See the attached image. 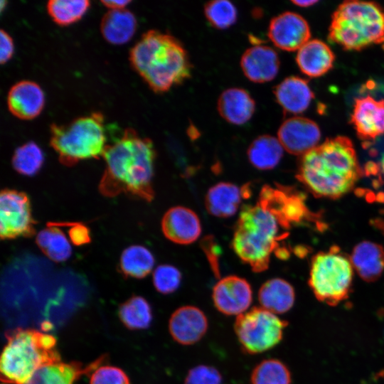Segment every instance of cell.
<instances>
[{"label":"cell","mask_w":384,"mask_h":384,"mask_svg":"<svg viewBox=\"0 0 384 384\" xmlns=\"http://www.w3.org/2000/svg\"><path fill=\"white\" fill-rule=\"evenodd\" d=\"M161 230L164 236L173 242L188 245L199 238L201 225L194 211L183 206H175L165 213Z\"/></svg>","instance_id":"e0dca14e"},{"label":"cell","mask_w":384,"mask_h":384,"mask_svg":"<svg viewBox=\"0 0 384 384\" xmlns=\"http://www.w3.org/2000/svg\"><path fill=\"white\" fill-rule=\"evenodd\" d=\"M202 247L208 257L213 272L215 274V276L218 277V253L217 250V245L215 244L213 239L210 236L204 238L203 240Z\"/></svg>","instance_id":"74e56055"},{"label":"cell","mask_w":384,"mask_h":384,"mask_svg":"<svg viewBox=\"0 0 384 384\" xmlns=\"http://www.w3.org/2000/svg\"><path fill=\"white\" fill-rule=\"evenodd\" d=\"M154 265L151 252L142 245H132L126 248L120 257L119 267L127 277L142 279L149 274Z\"/></svg>","instance_id":"83f0119b"},{"label":"cell","mask_w":384,"mask_h":384,"mask_svg":"<svg viewBox=\"0 0 384 384\" xmlns=\"http://www.w3.org/2000/svg\"><path fill=\"white\" fill-rule=\"evenodd\" d=\"M208 321L206 314L196 306H183L171 316L169 330L177 343L189 346L199 341L206 334Z\"/></svg>","instance_id":"5bb4252c"},{"label":"cell","mask_w":384,"mask_h":384,"mask_svg":"<svg viewBox=\"0 0 384 384\" xmlns=\"http://www.w3.org/2000/svg\"><path fill=\"white\" fill-rule=\"evenodd\" d=\"M137 24L136 18L129 10H108L102 18L100 31L110 43L121 45L132 38Z\"/></svg>","instance_id":"d4e9b609"},{"label":"cell","mask_w":384,"mask_h":384,"mask_svg":"<svg viewBox=\"0 0 384 384\" xmlns=\"http://www.w3.org/2000/svg\"><path fill=\"white\" fill-rule=\"evenodd\" d=\"M87 0H50L46 9L53 21L59 26H69L79 21L90 7Z\"/></svg>","instance_id":"f546056e"},{"label":"cell","mask_w":384,"mask_h":384,"mask_svg":"<svg viewBox=\"0 0 384 384\" xmlns=\"http://www.w3.org/2000/svg\"><path fill=\"white\" fill-rule=\"evenodd\" d=\"M105 358L95 361L87 366L79 363H51L40 368L26 384H73L84 374L93 372Z\"/></svg>","instance_id":"ffe728a7"},{"label":"cell","mask_w":384,"mask_h":384,"mask_svg":"<svg viewBox=\"0 0 384 384\" xmlns=\"http://www.w3.org/2000/svg\"><path fill=\"white\" fill-rule=\"evenodd\" d=\"M41 250L49 259L60 262L67 260L71 255L72 248L70 242L57 226L50 225L40 231L36 239Z\"/></svg>","instance_id":"f1b7e54d"},{"label":"cell","mask_w":384,"mask_h":384,"mask_svg":"<svg viewBox=\"0 0 384 384\" xmlns=\"http://www.w3.org/2000/svg\"><path fill=\"white\" fill-rule=\"evenodd\" d=\"M0 235L3 240L32 237L36 222L32 217L31 202L22 191L5 188L0 194Z\"/></svg>","instance_id":"30bf717a"},{"label":"cell","mask_w":384,"mask_h":384,"mask_svg":"<svg viewBox=\"0 0 384 384\" xmlns=\"http://www.w3.org/2000/svg\"><path fill=\"white\" fill-rule=\"evenodd\" d=\"M274 94L279 105L292 114L305 111L314 98L307 82L294 76L288 77L277 85Z\"/></svg>","instance_id":"603a6c76"},{"label":"cell","mask_w":384,"mask_h":384,"mask_svg":"<svg viewBox=\"0 0 384 384\" xmlns=\"http://www.w3.org/2000/svg\"><path fill=\"white\" fill-rule=\"evenodd\" d=\"M222 375L215 368L199 365L191 368L184 380L183 384H221Z\"/></svg>","instance_id":"d590c367"},{"label":"cell","mask_w":384,"mask_h":384,"mask_svg":"<svg viewBox=\"0 0 384 384\" xmlns=\"http://www.w3.org/2000/svg\"><path fill=\"white\" fill-rule=\"evenodd\" d=\"M181 282V272L170 265L158 266L153 273V283L156 289L164 294L176 291Z\"/></svg>","instance_id":"e575fe53"},{"label":"cell","mask_w":384,"mask_h":384,"mask_svg":"<svg viewBox=\"0 0 384 384\" xmlns=\"http://www.w3.org/2000/svg\"><path fill=\"white\" fill-rule=\"evenodd\" d=\"M361 174L351 141L339 136L302 156L297 178L316 196L338 198L352 189Z\"/></svg>","instance_id":"7a4b0ae2"},{"label":"cell","mask_w":384,"mask_h":384,"mask_svg":"<svg viewBox=\"0 0 384 384\" xmlns=\"http://www.w3.org/2000/svg\"><path fill=\"white\" fill-rule=\"evenodd\" d=\"M14 43L11 37L4 29L0 31V63H6L13 55Z\"/></svg>","instance_id":"ab89813d"},{"label":"cell","mask_w":384,"mask_h":384,"mask_svg":"<svg viewBox=\"0 0 384 384\" xmlns=\"http://www.w3.org/2000/svg\"><path fill=\"white\" fill-rule=\"evenodd\" d=\"M258 300L261 307L267 311L274 314H284L294 305V289L290 283L283 279H271L260 287Z\"/></svg>","instance_id":"484cf974"},{"label":"cell","mask_w":384,"mask_h":384,"mask_svg":"<svg viewBox=\"0 0 384 384\" xmlns=\"http://www.w3.org/2000/svg\"><path fill=\"white\" fill-rule=\"evenodd\" d=\"M283 146L278 138L269 134L255 139L247 149V157L250 164L259 170L274 169L283 155Z\"/></svg>","instance_id":"4316f807"},{"label":"cell","mask_w":384,"mask_h":384,"mask_svg":"<svg viewBox=\"0 0 384 384\" xmlns=\"http://www.w3.org/2000/svg\"><path fill=\"white\" fill-rule=\"evenodd\" d=\"M250 195L249 187H238L229 182H220L209 188L205 198L208 212L218 218H230L238 210L242 198Z\"/></svg>","instance_id":"d6986e66"},{"label":"cell","mask_w":384,"mask_h":384,"mask_svg":"<svg viewBox=\"0 0 384 384\" xmlns=\"http://www.w3.org/2000/svg\"><path fill=\"white\" fill-rule=\"evenodd\" d=\"M45 103L43 90L31 80H21L9 89L6 104L10 113L24 120L32 119L40 114Z\"/></svg>","instance_id":"2e32d148"},{"label":"cell","mask_w":384,"mask_h":384,"mask_svg":"<svg viewBox=\"0 0 384 384\" xmlns=\"http://www.w3.org/2000/svg\"><path fill=\"white\" fill-rule=\"evenodd\" d=\"M6 338L1 358V380L6 384H26L40 368L60 361L52 335L17 329L7 332Z\"/></svg>","instance_id":"5b68a950"},{"label":"cell","mask_w":384,"mask_h":384,"mask_svg":"<svg viewBox=\"0 0 384 384\" xmlns=\"http://www.w3.org/2000/svg\"><path fill=\"white\" fill-rule=\"evenodd\" d=\"M290 226L277 214L259 202L242 208L234 229L232 246L239 258L255 272L266 270L273 252L285 257L279 247Z\"/></svg>","instance_id":"277c9868"},{"label":"cell","mask_w":384,"mask_h":384,"mask_svg":"<svg viewBox=\"0 0 384 384\" xmlns=\"http://www.w3.org/2000/svg\"><path fill=\"white\" fill-rule=\"evenodd\" d=\"M129 61L132 68L156 93L181 85L191 75L188 53L180 41L156 30L142 34L129 51Z\"/></svg>","instance_id":"3957f363"},{"label":"cell","mask_w":384,"mask_h":384,"mask_svg":"<svg viewBox=\"0 0 384 384\" xmlns=\"http://www.w3.org/2000/svg\"><path fill=\"white\" fill-rule=\"evenodd\" d=\"M292 375L288 367L275 358L258 363L250 376L251 384H291Z\"/></svg>","instance_id":"1f68e13d"},{"label":"cell","mask_w":384,"mask_h":384,"mask_svg":"<svg viewBox=\"0 0 384 384\" xmlns=\"http://www.w3.org/2000/svg\"><path fill=\"white\" fill-rule=\"evenodd\" d=\"M119 314L124 325L131 329H146L152 320L149 304L139 296L132 297L123 303Z\"/></svg>","instance_id":"4dcf8cb0"},{"label":"cell","mask_w":384,"mask_h":384,"mask_svg":"<svg viewBox=\"0 0 384 384\" xmlns=\"http://www.w3.org/2000/svg\"><path fill=\"white\" fill-rule=\"evenodd\" d=\"M69 230V236L72 242L75 245H82L90 241L88 228L81 223H73Z\"/></svg>","instance_id":"f35d334b"},{"label":"cell","mask_w":384,"mask_h":384,"mask_svg":"<svg viewBox=\"0 0 384 384\" xmlns=\"http://www.w3.org/2000/svg\"><path fill=\"white\" fill-rule=\"evenodd\" d=\"M329 39L346 50L384 42V10L374 2L347 1L334 11Z\"/></svg>","instance_id":"8992f818"},{"label":"cell","mask_w":384,"mask_h":384,"mask_svg":"<svg viewBox=\"0 0 384 384\" xmlns=\"http://www.w3.org/2000/svg\"><path fill=\"white\" fill-rule=\"evenodd\" d=\"M353 269L350 258L337 247L315 255L311 260L309 285L316 298L331 306L346 300L351 290Z\"/></svg>","instance_id":"ba28073f"},{"label":"cell","mask_w":384,"mask_h":384,"mask_svg":"<svg viewBox=\"0 0 384 384\" xmlns=\"http://www.w3.org/2000/svg\"><path fill=\"white\" fill-rule=\"evenodd\" d=\"M351 119L361 139H375L384 134V100L371 96L356 99Z\"/></svg>","instance_id":"9a60e30c"},{"label":"cell","mask_w":384,"mask_h":384,"mask_svg":"<svg viewBox=\"0 0 384 384\" xmlns=\"http://www.w3.org/2000/svg\"><path fill=\"white\" fill-rule=\"evenodd\" d=\"M217 109L221 117L228 122L242 125L252 118L255 110V103L245 90L231 87L220 94Z\"/></svg>","instance_id":"44dd1931"},{"label":"cell","mask_w":384,"mask_h":384,"mask_svg":"<svg viewBox=\"0 0 384 384\" xmlns=\"http://www.w3.org/2000/svg\"><path fill=\"white\" fill-rule=\"evenodd\" d=\"M288 323L262 307L238 315L234 330L243 352L258 354L277 346Z\"/></svg>","instance_id":"9c48e42d"},{"label":"cell","mask_w":384,"mask_h":384,"mask_svg":"<svg viewBox=\"0 0 384 384\" xmlns=\"http://www.w3.org/2000/svg\"><path fill=\"white\" fill-rule=\"evenodd\" d=\"M129 0H103L101 3L109 10L123 9L129 4Z\"/></svg>","instance_id":"60d3db41"},{"label":"cell","mask_w":384,"mask_h":384,"mask_svg":"<svg viewBox=\"0 0 384 384\" xmlns=\"http://www.w3.org/2000/svg\"><path fill=\"white\" fill-rule=\"evenodd\" d=\"M380 166H381V170L384 174V153L381 157V160H380Z\"/></svg>","instance_id":"7bdbcfd3"},{"label":"cell","mask_w":384,"mask_h":384,"mask_svg":"<svg viewBox=\"0 0 384 384\" xmlns=\"http://www.w3.org/2000/svg\"><path fill=\"white\" fill-rule=\"evenodd\" d=\"M277 138L288 153L304 156L318 146L321 132L314 121L305 117H293L281 124Z\"/></svg>","instance_id":"4fadbf2b"},{"label":"cell","mask_w":384,"mask_h":384,"mask_svg":"<svg viewBox=\"0 0 384 384\" xmlns=\"http://www.w3.org/2000/svg\"><path fill=\"white\" fill-rule=\"evenodd\" d=\"M90 384H130L125 373L110 366H99L92 373Z\"/></svg>","instance_id":"8d00e7d4"},{"label":"cell","mask_w":384,"mask_h":384,"mask_svg":"<svg viewBox=\"0 0 384 384\" xmlns=\"http://www.w3.org/2000/svg\"><path fill=\"white\" fill-rule=\"evenodd\" d=\"M43 161L41 149L35 142H28L16 149L11 162L17 172L31 176L39 171Z\"/></svg>","instance_id":"d6a6232c"},{"label":"cell","mask_w":384,"mask_h":384,"mask_svg":"<svg viewBox=\"0 0 384 384\" xmlns=\"http://www.w3.org/2000/svg\"><path fill=\"white\" fill-rule=\"evenodd\" d=\"M279 63L277 52L263 45L247 48L240 59V67L245 77L257 83L273 80L278 73Z\"/></svg>","instance_id":"ac0fdd59"},{"label":"cell","mask_w":384,"mask_h":384,"mask_svg":"<svg viewBox=\"0 0 384 384\" xmlns=\"http://www.w3.org/2000/svg\"><path fill=\"white\" fill-rule=\"evenodd\" d=\"M212 299L215 307L227 316L245 312L252 301L249 282L242 277L230 275L220 279L214 286Z\"/></svg>","instance_id":"8fae6325"},{"label":"cell","mask_w":384,"mask_h":384,"mask_svg":"<svg viewBox=\"0 0 384 384\" xmlns=\"http://www.w3.org/2000/svg\"><path fill=\"white\" fill-rule=\"evenodd\" d=\"M292 2L298 6H301V7H308V6H312L314 5V4L317 3L318 1L316 0H307V1H304V0H294V1H292Z\"/></svg>","instance_id":"b9f144b4"},{"label":"cell","mask_w":384,"mask_h":384,"mask_svg":"<svg viewBox=\"0 0 384 384\" xmlns=\"http://www.w3.org/2000/svg\"><path fill=\"white\" fill-rule=\"evenodd\" d=\"M267 35L276 47L294 51L309 41L311 32L308 23L302 16L286 11L272 18Z\"/></svg>","instance_id":"7c38bea8"},{"label":"cell","mask_w":384,"mask_h":384,"mask_svg":"<svg viewBox=\"0 0 384 384\" xmlns=\"http://www.w3.org/2000/svg\"><path fill=\"white\" fill-rule=\"evenodd\" d=\"M334 55L323 41L309 40L298 50L296 60L301 71L309 77H319L333 66Z\"/></svg>","instance_id":"cb8c5ba5"},{"label":"cell","mask_w":384,"mask_h":384,"mask_svg":"<svg viewBox=\"0 0 384 384\" xmlns=\"http://www.w3.org/2000/svg\"><path fill=\"white\" fill-rule=\"evenodd\" d=\"M204 14L210 24L218 29L230 27L238 18L235 6L227 0L208 1L204 6Z\"/></svg>","instance_id":"836d02e7"},{"label":"cell","mask_w":384,"mask_h":384,"mask_svg":"<svg viewBox=\"0 0 384 384\" xmlns=\"http://www.w3.org/2000/svg\"><path fill=\"white\" fill-rule=\"evenodd\" d=\"M102 158L105 169L98 186L101 194L112 198L124 193L153 200L156 151L150 139L127 128L121 137L107 145Z\"/></svg>","instance_id":"6da1fadb"},{"label":"cell","mask_w":384,"mask_h":384,"mask_svg":"<svg viewBox=\"0 0 384 384\" xmlns=\"http://www.w3.org/2000/svg\"><path fill=\"white\" fill-rule=\"evenodd\" d=\"M350 260L353 267L364 281L375 282L384 271V248L379 244L361 242L354 247Z\"/></svg>","instance_id":"7402d4cb"},{"label":"cell","mask_w":384,"mask_h":384,"mask_svg":"<svg viewBox=\"0 0 384 384\" xmlns=\"http://www.w3.org/2000/svg\"><path fill=\"white\" fill-rule=\"evenodd\" d=\"M101 112H94L78 117L68 124H52L50 145L58 155L60 163L67 166L80 161L102 157L107 146Z\"/></svg>","instance_id":"52a82bcc"}]
</instances>
